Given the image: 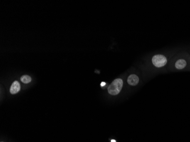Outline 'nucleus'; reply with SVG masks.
<instances>
[{"label": "nucleus", "instance_id": "1", "mask_svg": "<svg viewBox=\"0 0 190 142\" xmlns=\"http://www.w3.org/2000/svg\"><path fill=\"white\" fill-rule=\"evenodd\" d=\"M123 86V81L121 79H115L108 88V93L111 95L116 96L120 92Z\"/></svg>", "mask_w": 190, "mask_h": 142}, {"label": "nucleus", "instance_id": "2", "mask_svg": "<svg viewBox=\"0 0 190 142\" xmlns=\"http://www.w3.org/2000/svg\"><path fill=\"white\" fill-rule=\"evenodd\" d=\"M167 62L166 57L162 55H155L152 58V62L153 65L158 68L163 67L167 63Z\"/></svg>", "mask_w": 190, "mask_h": 142}, {"label": "nucleus", "instance_id": "3", "mask_svg": "<svg viewBox=\"0 0 190 142\" xmlns=\"http://www.w3.org/2000/svg\"><path fill=\"white\" fill-rule=\"evenodd\" d=\"M20 89H21V85H20L19 82L17 81H15L11 84L10 89V92L11 94H14L17 93L20 90Z\"/></svg>", "mask_w": 190, "mask_h": 142}, {"label": "nucleus", "instance_id": "4", "mask_svg": "<svg viewBox=\"0 0 190 142\" xmlns=\"http://www.w3.org/2000/svg\"><path fill=\"white\" fill-rule=\"evenodd\" d=\"M139 82V78L137 75H131L127 78V82L129 85L132 86L137 85Z\"/></svg>", "mask_w": 190, "mask_h": 142}, {"label": "nucleus", "instance_id": "5", "mask_svg": "<svg viewBox=\"0 0 190 142\" xmlns=\"http://www.w3.org/2000/svg\"><path fill=\"white\" fill-rule=\"evenodd\" d=\"M187 62L184 59H179L175 62V67L178 69H182L186 67Z\"/></svg>", "mask_w": 190, "mask_h": 142}, {"label": "nucleus", "instance_id": "6", "mask_svg": "<svg viewBox=\"0 0 190 142\" xmlns=\"http://www.w3.org/2000/svg\"><path fill=\"white\" fill-rule=\"evenodd\" d=\"M21 81L23 82V83L28 84V83H29V82H31V77L29 76L23 75L21 77Z\"/></svg>", "mask_w": 190, "mask_h": 142}, {"label": "nucleus", "instance_id": "7", "mask_svg": "<svg viewBox=\"0 0 190 142\" xmlns=\"http://www.w3.org/2000/svg\"><path fill=\"white\" fill-rule=\"evenodd\" d=\"M105 85H106V83L104 82H102L101 84V87H104V86H105Z\"/></svg>", "mask_w": 190, "mask_h": 142}, {"label": "nucleus", "instance_id": "8", "mask_svg": "<svg viewBox=\"0 0 190 142\" xmlns=\"http://www.w3.org/2000/svg\"><path fill=\"white\" fill-rule=\"evenodd\" d=\"M111 142H116V141L115 140H111Z\"/></svg>", "mask_w": 190, "mask_h": 142}]
</instances>
